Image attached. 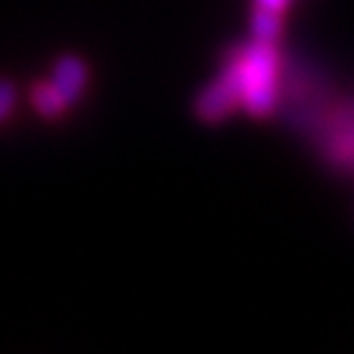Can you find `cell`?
<instances>
[{
  "label": "cell",
  "instance_id": "1",
  "mask_svg": "<svg viewBox=\"0 0 354 354\" xmlns=\"http://www.w3.org/2000/svg\"><path fill=\"white\" fill-rule=\"evenodd\" d=\"M243 101L251 116H266L273 109V74H276V52L271 42L251 44L243 55Z\"/></svg>",
  "mask_w": 354,
  "mask_h": 354
},
{
  "label": "cell",
  "instance_id": "2",
  "mask_svg": "<svg viewBox=\"0 0 354 354\" xmlns=\"http://www.w3.org/2000/svg\"><path fill=\"white\" fill-rule=\"evenodd\" d=\"M243 62H234L227 66L214 84L202 91L194 101V113L205 123H219L243 101Z\"/></svg>",
  "mask_w": 354,
  "mask_h": 354
},
{
  "label": "cell",
  "instance_id": "3",
  "mask_svg": "<svg viewBox=\"0 0 354 354\" xmlns=\"http://www.w3.org/2000/svg\"><path fill=\"white\" fill-rule=\"evenodd\" d=\"M84 84H86V66H84V62L74 55L62 57L55 66V79H52V88L62 99V104H74L79 99V94L84 91Z\"/></svg>",
  "mask_w": 354,
  "mask_h": 354
},
{
  "label": "cell",
  "instance_id": "4",
  "mask_svg": "<svg viewBox=\"0 0 354 354\" xmlns=\"http://www.w3.org/2000/svg\"><path fill=\"white\" fill-rule=\"evenodd\" d=\"M251 30L259 42H276L281 35V12L268 10V8L254 6V17H251Z\"/></svg>",
  "mask_w": 354,
  "mask_h": 354
},
{
  "label": "cell",
  "instance_id": "5",
  "mask_svg": "<svg viewBox=\"0 0 354 354\" xmlns=\"http://www.w3.org/2000/svg\"><path fill=\"white\" fill-rule=\"evenodd\" d=\"M32 104L44 118H57L62 111H64V104H62V99L55 94L52 84H39V86L32 88Z\"/></svg>",
  "mask_w": 354,
  "mask_h": 354
},
{
  "label": "cell",
  "instance_id": "6",
  "mask_svg": "<svg viewBox=\"0 0 354 354\" xmlns=\"http://www.w3.org/2000/svg\"><path fill=\"white\" fill-rule=\"evenodd\" d=\"M17 88L10 79H0V121H6L10 116V111L15 109Z\"/></svg>",
  "mask_w": 354,
  "mask_h": 354
},
{
  "label": "cell",
  "instance_id": "7",
  "mask_svg": "<svg viewBox=\"0 0 354 354\" xmlns=\"http://www.w3.org/2000/svg\"><path fill=\"white\" fill-rule=\"evenodd\" d=\"M254 6L268 8V10H276V12H283V8H286V0H256Z\"/></svg>",
  "mask_w": 354,
  "mask_h": 354
}]
</instances>
